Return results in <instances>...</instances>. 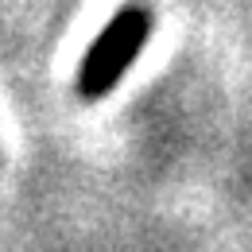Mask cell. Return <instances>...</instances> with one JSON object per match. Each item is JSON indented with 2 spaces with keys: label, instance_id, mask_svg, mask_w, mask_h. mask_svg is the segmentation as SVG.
I'll list each match as a JSON object with an SVG mask.
<instances>
[{
  "label": "cell",
  "instance_id": "obj_1",
  "mask_svg": "<svg viewBox=\"0 0 252 252\" xmlns=\"http://www.w3.org/2000/svg\"><path fill=\"white\" fill-rule=\"evenodd\" d=\"M148 35H152V8L148 4L121 8L105 24V32L94 39L90 55L82 59V70H78V94H82V101H97V97L109 94L125 78L132 59L144 51Z\"/></svg>",
  "mask_w": 252,
  "mask_h": 252
}]
</instances>
